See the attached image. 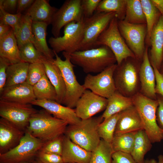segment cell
<instances>
[{
  "label": "cell",
  "instance_id": "d6986e66",
  "mask_svg": "<svg viewBox=\"0 0 163 163\" xmlns=\"http://www.w3.org/2000/svg\"><path fill=\"white\" fill-rule=\"evenodd\" d=\"M36 99L33 86L27 82L5 87L0 93V100L30 104Z\"/></svg>",
  "mask_w": 163,
  "mask_h": 163
},
{
  "label": "cell",
  "instance_id": "f907efd6",
  "mask_svg": "<svg viewBox=\"0 0 163 163\" xmlns=\"http://www.w3.org/2000/svg\"><path fill=\"white\" fill-rule=\"evenodd\" d=\"M12 29L9 25L0 22V39L8 34Z\"/></svg>",
  "mask_w": 163,
  "mask_h": 163
},
{
  "label": "cell",
  "instance_id": "484cf974",
  "mask_svg": "<svg viewBox=\"0 0 163 163\" xmlns=\"http://www.w3.org/2000/svg\"><path fill=\"white\" fill-rule=\"evenodd\" d=\"M48 25L43 22L33 21L32 28L34 36L33 44L36 48L48 59L53 61L55 53L49 48L46 41L47 27Z\"/></svg>",
  "mask_w": 163,
  "mask_h": 163
},
{
  "label": "cell",
  "instance_id": "4fadbf2b",
  "mask_svg": "<svg viewBox=\"0 0 163 163\" xmlns=\"http://www.w3.org/2000/svg\"><path fill=\"white\" fill-rule=\"evenodd\" d=\"M117 65H111L96 75L88 74L82 85L84 88L108 99L117 91L113 76Z\"/></svg>",
  "mask_w": 163,
  "mask_h": 163
},
{
  "label": "cell",
  "instance_id": "5b68a950",
  "mask_svg": "<svg viewBox=\"0 0 163 163\" xmlns=\"http://www.w3.org/2000/svg\"><path fill=\"white\" fill-rule=\"evenodd\" d=\"M103 120L101 116L81 119L77 124L68 125L64 135L81 147L92 152L101 141L98 129Z\"/></svg>",
  "mask_w": 163,
  "mask_h": 163
},
{
  "label": "cell",
  "instance_id": "d4e9b609",
  "mask_svg": "<svg viewBox=\"0 0 163 163\" xmlns=\"http://www.w3.org/2000/svg\"><path fill=\"white\" fill-rule=\"evenodd\" d=\"M0 57L5 59L10 64L22 61L13 29L8 34L0 39Z\"/></svg>",
  "mask_w": 163,
  "mask_h": 163
},
{
  "label": "cell",
  "instance_id": "cb8c5ba5",
  "mask_svg": "<svg viewBox=\"0 0 163 163\" xmlns=\"http://www.w3.org/2000/svg\"><path fill=\"white\" fill-rule=\"evenodd\" d=\"M43 63L46 75L56 90L57 95L56 101L62 104L65 96L66 88L61 72L53 60L46 59Z\"/></svg>",
  "mask_w": 163,
  "mask_h": 163
},
{
  "label": "cell",
  "instance_id": "c3c4849f",
  "mask_svg": "<svg viewBox=\"0 0 163 163\" xmlns=\"http://www.w3.org/2000/svg\"><path fill=\"white\" fill-rule=\"evenodd\" d=\"M18 0H0V6L6 12L14 11L17 8Z\"/></svg>",
  "mask_w": 163,
  "mask_h": 163
},
{
  "label": "cell",
  "instance_id": "f5cc1de1",
  "mask_svg": "<svg viewBox=\"0 0 163 163\" xmlns=\"http://www.w3.org/2000/svg\"><path fill=\"white\" fill-rule=\"evenodd\" d=\"M157 161L154 158L146 159L145 160L143 163H157Z\"/></svg>",
  "mask_w": 163,
  "mask_h": 163
},
{
  "label": "cell",
  "instance_id": "d590c367",
  "mask_svg": "<svg viewBox=\"0 0 163 163\" xmlns=\"http://www.w3.org/2000/svg\"><path fill=\"white\" fill-rule=\"evenodd\" d=\"M136 133L114 135L111 143L114 152L120 151L131 154L134 145Z\"/></svg>",
  "mask_w": 163,
  "mask_h": 163
},
{
  "label": "cell",
  "instance_id": "5bb4252c",
  "mask_svg": "<svg viewBox=\"0 0 163 163\" xmlns=\"http://www.w3.org/2000/svg\"><path fill=\"white\" fill-rule=\"evenodd\" d=\"M84 17L81 0H67L53 16L51 24V33L54 37L60 36L61 29L73 21H82Z\"/></svg>",
  "mask_w": 163,
  "mask_h": 163
},
{
  "label": "cell",
  "instance_id": "11a10c76",
  "mask_svg": "<svg viewBox=\"0 0 163 163\" xmlns=\"http://www.w3.org/2000/svg\"><path fill=\"white\" fill-rule=\"evenodd\" d=\"M35 158L32 160L20 162L18 163H34Z\"/></svg>",
  "mask_w": 163,
  "mask_h": 163
},
{
  "label": "cell",
  "instance_id": "b9f144b4",
  "mask_svg": "<svg viewBox=\"0 0 163 163\" xmlns=\"http://www.w3.org/2000/svg\"><path fill=\"white\" fill-rule=\"evenodd\" d=\"M101 0H81V5L84 18L92 16Z\"/></svg>",
  "mask_w": 163,
  "mask_h": 163
},
{
  "label": "cell",
  "instance_id": "ab89813d",
  "mask_svg": "<svg viewBox=\"0 0 163 163\" xmlns=\"http://www.w3.org/2000/svg\"><path fill=\"white\" fill-rule=\"evenodd\" d=\"M63 135L45 142L39 151L61 156L63 150Z\"/></svg>",
  "mask_w": 163,
  "mask_h": 163
},
{
  "label": "cell",
  "instance_id": "7bdbcfd3",
  "mask_svg": "<svg viewBox=\"0 0 163 163\" xmlns=\"http://www.w3.org/2000/svg\"><path fill=\"white\" fill-rule=\"evenodd\" d=\"M36 157L43 163H64L62 156L39 151Z\"/></svg>",
  "mask_w": 163,
  "mask_h": 163
},
{
  "label": "cell",
  "instance_id": "f546056e",
  "mask_svg": "<svg viewBox=\"0 0 163 163\" xmlns=\"http://www.w3.org/2000/svg\"><path fill=\"white\" fill-rule=\"evenodd\" d=\"M32 21L27 15L22 14L19 24L14 31L19 48L24 44L34 41L33 33Z\"/></svg>",
  "mask_w": 163,
  "mask_h": 163
},
{
  "label": "cell",
  "instance_id": "603a6c76",
  "mask_svg": "<svg viewBox=\"0 0 163 163\" xmlns=\"http://www.w3.org/2000/svg\"><path fill=\"white\" fill-rule=\"evenodd\" d=\"M58 9L52 6L49 1L35 0L27 9L25 13L33 21L43 22L51 24L54 15Z\"/></svg>",
  "mask_w": 163,
  "mask_h": 163
},
{
  "label": "cell",
  "instance_id": "74e56055",
  "mask_svg": "<svg viewBox=\"0 0 163 163\" xmlns=\"http://www.w3.org/2000/svg\"><path fill=\"white\" fill-rule=\"evenodd\" d=\"M119 113L104 120L98 127V133L101 138L110 144L111 143L113 137Z\"/></svg>",
  "mask_w": 163,
  "mask_h": 163
},
{
  "label": "cell",
  "instance_id": "4316f807",
  "mask_svg": "<svg viewBox=\"0 0 163 163\" xmlns=\"http://www.w3.org/2000/svg\"><path fill=\"white\" fill-rule=\"evenodd\" d=\"M107 100V107L101 115L104 120L133 105L132 98L125 97L117 91Z\"/></svg>",
  "mask_w": 163,
  "mask_h": 163
},
{
  "label": "cell",
  "instance_id": "4dcf8cb0",
  "mask_svg": "<svg viewBox=\"0 0 163 163\" xmlns=\"http://www.w3.org/2000/svg\"><path fill=\"white\" fill-rule=\"evenodd\" d=\"M145 16L147 29L146 45L150 46V38L152 30L158 21L161 14L151 0H140Z\"/></svg>",
  "mask_w": 163,
  "mask_h": 163
},
{
  "label": "cell",
  "instance_id": "816d5d0a",
  "mask_svg": "<svg viewBox=\"0 0 163 163\" xmlns=\"http://www.w3.org/2000/svg\"><path fill=\"white\" fill-rule=\"evenodd\" d=\"M151 2L163 16V0H151Z\"/></svg>",
  "mask_w": 163,
  "mask_h": 163
},
{
  "label": "cell",
  "instance_id": "30bf717a",
  "mask_svg": "<svg viewBox=\"0 0 163 163\" xmlns=\"http://www.w3.org/2000/svg\"><path fill=\"white\" fill-rule=\"evenodd\" d=\"M115 17L116 14L114 12H95L92 16L84 18L83 37L80 50L94 48L97 38Z\"/></svg>",
  "mask_w": 163,
  "mask_h": 163
},
{
  "label": "cell",
  "instance_id": "ee69618b",
  "mask_svg": "<svg viewBox=\"0 0 163 163\" xmlns=\"http://www.w3.org/2000/svg\"><path fill=\"white\" fill-rule=\"evenodd\" d=\"M111 163H137L130 154L120 151L114 152Z\"/></svg>",
  "mask_w": 163,
  "mask_h": 163
},
{
  "label": "cell",
  "instance_id": "8d00e7d4",
  "mask_svg": "<svg viewBox=\"0 0 163 163\" xmlns=\"http://www.w3.org/2000/svg\"><path fill=\"white\" fill-rule=\"evenodd\" d=\"M19 49L20 57L22 61L29 64L43 63L45 60L47 59L36 48L32 43L24 44Z\"/></svg>",
  "mask_w": 163,
  "mask_h": 163
},
{
  "label": "cell",
  "instance_id": "f6af8a7d",
  "mask_svg": "<svg viewBox=\"0 0 163 163\" xmlns=\"http://www.w3.org/2000/svg\"><path fill=\"white\" fill-rule=\"evenodd\" d=\"M10 65L5 59L0 57V93L5 87L7 79V69Z\"/></svg>",
  "mask_w": 163,
  "mask_h": 163
},
{
  "label": "cell",
  "instance_id": "8fae6325",
  "mask_svg": "<svg viewBox=\"0 0 163 163\" xmlns=\"http://www.w3.org/2000/svg\"><path fill=\"white\" fill-rule=\"evenodd\" d=\"M118 25L120 32L129 48L136 58L142 60L146 45V24H132L123 20H118Z\"/></svg>",
  "mask_w": 163,
  "mask_h": 163
},
{
  "label": "cell",
  "instance_id": "8992f818",
  "mask_svg": "<svg viewBox=\"0 0 163 163\" xmlns=\"http://www.w3.org/2000/svg\"><path fill=\"white\" fill-rule=\"evenodd\" d=\"M55 54L56 58L53 62L61 72L66 88V95L62 104L73 109L75 108L78 101L85 89L77 80L73 69L75 66L71 61L69 54L62 52L65 59L64 60L57 53H55Z\"/></svg>",
  "mask_w": 163,
  "mask_h": 163
},
{
  "label": "cell",
  "instance_id": "d6a6232c",
  "mask_svg": "<svg viewBox=\"0 0 163 163\" xmlns=\"http://www.w3.org/2000/svg\"><path fill=\"white\" fill-rule=\"evenodd\" d=\"M34 95L36 99L56 101L57 95L56 90L46 75L33 86Z\"/></svg>",
  "mask_w": 163,
  "mask_h": 163
},
{
  "label": "cell",
  "instance_id": "9f6ffc18",
  "mask_svg": "<svg viewBox=\"0 0 163 163\" xmlns=\"http://www.w3.org/2000/svg\"><path fill=\"white\" fill-rule=\"evenodd\" d=\"M159 71L161 74L163 75V60Z\"/></svg>",
  "mask_w": 163,
  "mask_h": 163
},
{
  "label": "cell",
  "instance_id": "60d3db41",
  "mask_svg": "<svg viewBox=\"0 0 163 163\" xmlns=\"http://www.w3.org/2000/svg\"><path fill=\"white\" fill-rule=\"evenodd\" d=\"M22 15L21 13L12 14L8 12L0 6V22L9 25L14 31L19 24Z\"/></svg>",
  "mask_w": 163,
  "mask_h": 163
},
{
  "label": "cell",
  "instance_id": "6f0895ef",
  "mask_svg": "<svg viewBox=\"0 0 163 163\" xmlns=\"http://www.w3.org/2000/svg\"><path fill=\"white\" fill-rule=\"evenodd\" d=\"M34 163H43L40 160H39L37 157L35 159Z\"/></svg>",
  "mask_w": 163,
  "mask_h": 163
},
{
  "label": "cell",
  "instance_id": "681fc988",
  "mask_svg": "<svg viewBox=\"0 0 163 163\" xmlns=\"http://www.w3.org/2000/svg\"><path fill=\"white\" fill-rule=\"evenodd\" d=\"M34 0H18L16 13H21L28 9L33 4Z\"/></svg>",
  "mask_w": 163,
  "mask_h": 163
},
{
  "label": "cell",
  "instance_id": "bcb514c9",
  "mask_svg": "<svg viewBox=\"0 0 163 163\" xmlns=\"http://www.w3.org/2000/svg\"><path fill=\"white\" fill-rule=\"evenodd\" d=\"M152 66L154 69L155 75L156 93L160 94L163 97V75L160 73L159 70L155 66Z\"/></svg>",
  "mask_w": 163,
  "mask_h": 163
},
{
  "label": "cell",
  "instance_id": "ac0fdd59",
  "mask_svg": "<svg viewBox=\"0 0 163 163\" xmlns=\"http://www.w3.org/2000/svg\"><path fill=\"white\" fill-rule=\"evenodd\" d=\"M31 104L42 107L55 117L66 122L69 125L77 124L81 120L77 116L75 109L63 106L56 101L36 99Z\"/></svg>",
  "mask_w": 163,
  "mask_h": 163
},
{
  "label": "cell",
  "instance_id": "9c48e42d",
  "mask_svg": "<svg viewBox=\"0 0 163 163\" xmlns=\"http://www.w3.org/2000/svg\"><path fill=\"white\" fill-rule=\"evenodd\" d=\"M45 143L26 131L18 145L0 154V163H18L33 159Z\"/></svg>",
  "mask_w": 163,
  "mask_h": 163
},
{
  "label": "cell",
  "instance_id": "52a82bcc",
  "mask_svg": "<svg viewBox=\"0 0 163 163\" xmlns=\"http://www.w3.org/2000/svg\"><path fill=\"white\" fill-rule=\"evenodd\" d=\"M118 21L116 17L112 19L108 27L97 38L94 48L102 46L108 47L114 54L117 64L119 65L128 57H136L120 32Z\"/></svg>",
  "mask_w": 163,
  "mask_h": 163
},
{
  "label": "cell",
  "instance_id": "1f68e13d",
  "mask_svg": "<svg viewBox=\"0 0 163 163\" xmlns=\"http://www.w3.org/2000/svg\"><path fill=\"white\" fill-rule=\"evenodd\" d=\"M123 20L132 24H146L140 0H126L125 16Z\"/></svg>",
  "mask_w": 163,
  "mask_h": 163
},
{
  "label": "cell",
  "instance_id": "83f0119b",
  "mask_svg": "<svg viewBox=\"0 0 163 163\" xmlns=\"http://www.w3.org/2000/svg\"><path fill=\"white\" fill-rule=\"evenodd\" d=\"M152 143L144 129L136 132L131 155L137 163H143L145 154L152 147Z\"/></svg>",
  "mask_w": 163,
  "mask_h": 163
},
{
  "label": "cell",
  "instance_id": "2e32d148",
  "mask_svg": "<svg viewBox=\"0 0 163 163\" xmlns=\"http://www.w3.org/2000/svg\"><path fill=\"white\" fill-rule=\"evenodd\" d=\"M148 48V47L145 45L140 69V89L139 92L149 98L157 100L155 91V75L154 69L149 60Z\"/></svg>",
  "mask_w": 163,
  "mask_h": 163
},
{
  "label": "cell",
  "instance_id": "9a60e30c",
  "mask_svg": "<svg viewBox=\"0 0 163 163\" xmlns=\"http://www.w3.org/2000/svg\"><path fill=\"white\" fill-rule=\"evenodd\" d=\"M107 103V99L86 89L78 101L74 109L78 118L86 119L105 110Z\"/></svg>",
  "mask_w": 163,
  "mask_h": 163
},
{
  "label": "cell",
  "instance_id": "277c9868",
  "mask_svg": "<svg viewBox=\"0 0 163 163\" xmlns=\"http://www.w3.org/2000/svg\"><path fill=\"white\" fill-rule=\"evenodd\" d=\"M133 106L140 117L143 129L152 143L163 139V129L157 121L156 112L158 102L157 100L149 98L140 92L132 97Z\"/></svg>",
  "mask_w": 163,
  "mask_h": 163
},
{
  "label": "cell",
  "instance_id": "44dd1931",
  "mask_svg": "<svg viewBox=\"0 0 163 163\" xmlns=\"http://www.w3.org/2000/svg\"><path fill=\"white\" fill-rule=\"evenodd\" d=\"M141 129H143L141 120L133 105L119 113L114 135L135 132Z\"/></svg>",
  "mask_w": 163,
  "mask_h": 163
},
{
  "label": "cell",
  "instance_id": "ffe728a7",
  "mask_svg": "<svg viewBox=\"0 0 163 163\" xmlns=\"http://www.w3.org/2000/svg\"><path fill=\"white\" fill-rule=\"evenodd\" d=\"M150 46V62L152 66L159 70L163 60V16L161 15L151 32Z\"/></svg>",
  "mask_w": 163,
  "mask_h": 163
},
{
  "label": "cell",
  "instance_id": "7a4b0ae2",
  "mask_svg": "<svg viewBox=\"0 0 163 163\" xmlns=\"http://www.w3.org/2000/svg\"><path fill=\"white\" fill-rule=\"evenodd\" d=\"M142 60L129 57L117 64L113 78L117 91L123 95L132 98L140 92L139 71Z\"/></svg>",
  "mask_w": 163,
  "mask_h": 163
},
{
  "label": "cell",
  "instance_id": "836d02e7",
  "mask_svg": "<svg viewBox=\"0 0 163 163\" xmlns=\"http://www.w3.org/2000/svg\"><path fill=\"white\" fill-rule=\"evenodd\" d=\"M126 0H101L95 12L115 13L118 20H124L126 10Z\"/></svg>",
  "mask_w": 163,
  "mask_h": 163
},
{
  "label": "cell",
  "instance_id": "3957f363",
  "mask_svg": "<svg viewBox=\"0 0 163 163\" xmlns=\"http://www.w3.org/2000/svg\"><path fill=\"white\" fill-rule=\"evenodd\" d=\"M68 125L43 109L32 115L26 131L45 142L64 135Z\"/></svg>",
  "mask_w": 163,
  "mask_h": 163
},
{
  "label": "cell",
  "instance_id": "ba28073f",
  "mask_svg": "<svg viewBox=\"0 0 163 163\" xmlns=\"http://www.w3.org/2000/svg\"><path fill=\"white\" fill-rule=\"evenodd\" d=\"M83 20L66 25L62 36L49 39L48 43L55 53L65 52L71 54L80 50L84 34Z\"/></svg>",
  "mask_w": 163,
  "mask_h": 163
},
{
  "label": "cell",
  "instance_id": "e575fe53",
  "mask_svg": "<svg viewBox=\"0 0 163 163\" xmlns=\"http://www.w3.org/2000/svg\"><path fill=\"white\" fill-rule=\"evenodd\" d=\"M114 152L111 144L101 139L96 148L92 152L89 163H111Z\"/></svg>",
  "mask_w": 163,
  "mask_h": 163
},
{
  "label": "cell",
  "instance_id": "f35d334b",
  "mask_svg": "<svg viewBox=\"0 0 163 163\" xmlns=\"http://www.w3.org/2000/svg\"><path fill=\"white\" fill-rule=\"evenodd\" d=\"M46 75L43 63L30 64L26 82L33 86Z\"/></svg>",
  "mask_w": 163,
  "mask_h": 163
},
{
  "label": "cell",
  "instance_id": "7c38bea8",
  "mask_svg": "<svg viewBox=\"0 0 163 163\" xmlns=\"http://www.w3.org/2000/svg\"><path fill=\"white\" fill-rule=\"evenodd\" d=\"M32 105L0 100V116L25 131L31 116L38 111Z\"/></svg>",
  "mask_w": 163,
  "mask_h": 163
},
{
  "label": "cell",
  "instance_id": "f1b7e54d",
  "mask_svg": "<svg viewBox=\"0 0 163 163\" xmlns=\"http://www.w3.org/2000/svg\"><path fill=\"white\" fill-rule=\"evenodd\" d=\"M29 65L28 63L21 61L9 65L7 69L5 87L26 82Z\"/></svg>",
  "mask_w": 163,
  "mask_h": 163
},
{
  "label": "cell",
  "instance_id": "e0dca14e",
  "mask_svg": "<svg viewBox=\"0 0 163 163\" xmlns=\"http://www.w3.org/2000/svg\"><path fill=\"white\" fill-rule=\"evenodd\" d=\"M25 131L7 120L0 119V154L5 153L19 143Z\"/></svg>",
  "mask_w": 163,
  "mask_h": 163
},
{
  "label": "cell",
  "instance_id": "7dc6e473",
  "mask_svg": "<svg viewBox=\"0 0 163 163\" xmlns=\"http://www.w3.org/2000/svg\"><path fill=\"white\" fill-rule=\"evenodd\" d=\"M157 100L158 102L156 112V119L159 126L163 129V97L161 95L156 94Z\"/></svg>",
  "mask_w": 163,
  "mask_h": 163
},
{
  "label": "cell",
  "instance_id": "6da1fadb",
  "mask_svg": "<svg viewBox=\"0 0 163 163\" xmlns=\"http://www.w3.org/2000/svg\"><path fill=\"white\" fill-rule=\"evenodd\" d=\"M69 56L72 63L81 67L86 73H99L117 63L112 51L104 46L77 51Z\"/></svg>",
  "mask_w": 163,
  "mask_h": 163
},
{
  "label": "cell",
  "instance_id": "7402d4cb",
  "mask_svg": "<svg viewBox=\"0 0 163 163\" xmlns=\"http://www.w3.org/2000/svg\"><path fill=\"white\" fill-rule=\"evenodd\" d=\"M91 155L64 135L61 156L64 163H89Z\"/></svg>",
  "mask_w": 163,
  "mask_h": 163
},
{
  "label": "cell",
  "instance_id": "db71d44e",
  "mask_svg": "<svg viewBox=\"0 0 163 163\" xmlns=\"http://www.w3.org/2000/svg\"><path fill=\"white\" fill-rule=\"evenodd\" d=\"M157 163H163V155H160L158 156Z\"/></svg>",
  "mask_w": 163,
  "mask_h": 163
}]
</instances>
